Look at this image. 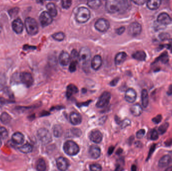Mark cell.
<instances>
[{"instance_id": "obj_46", "label": "cell", "mask_w": 172, "mask_h": 171, "mask_svg": "<svg viewBox=\"0 0 172 171\" xmlns=\"http://www.w3.org/2000/svg\"><path fill=\"white\" fill-rule=\"evenodd\" d=\"M162 120V116L161 115H159L155 116L152 119V121L154 122V124H158L161 122Z\"/></svg>"}, {"instance_id": "obj_10", "label": "cell", "mask_w": 172, "mask_h": 171, "mask_svg": "<svg viewBox=\"0 0 172 171\" xmlns=\"http://www.w3.org/2000/svg\"><path fill=\"white\" fill-rule=\"evenodd\" d=\"M19 78L20 81L28 87L33 84L34 79L31 73L23 72L20 74Z\"/></svg>"}, {"instance_id": "obj_1", "label": "cell", "mask_w": 172, "mask_h": 171, "mask_svg": "<svg viewBox=\"0 0 172 171\" xmlns=\"http://www.w3.org/2000/svg\"><path fill=\"white\" fill-rule=\"evenodd\" d=\"M131 7V3L125 0H109L106 2V10L109 13H123L127 11Z\"/></svg>"}, {"instance_id": "obj_17", "label": "cell", "mask_w": 172, "mask_h": 171, "mask_svg": "<svg viewBox=\"0 0 172 171\" xmlns=\"http://www.w3.org/2000/svg\"><path fill=\"white\" fill-rule=\"evenodd\" d=\"M57 165L60 171H65L68 168L69 163L65 158L60 157L57 160Z\"/></svg>"}, {"instance_id": "obj_34", "label": "cell", "mask_w": 172, "mask_h": 171, "mask_svg": "<svg viewBox=\"0 0 172 171\" xmlns=\"http://www.w3.org/2000/svg\"><path fill=\"white\" fill-rule=\"evenodd\" d=\"M0 119L3 123L7 124L10 122L11 120V118L9 116V114H8L6 112H4L2 114L1 116H0Z\"/></svg>"}, {"instance_id": "obj_48", "label": "cell", "mask_w": 172, "mask_h": 171, "mask_svg": "<svg viewBox=\"0 0 172 171\" xmlns=\"http://www.w3.org/2000/svg\"><path fill=\"white\" fill-rule=\"evenodd\" d=\"M158 138H159L158 132L156 130L153 131V132L151 133V140H153V141H155V140H157Z\"/></svg>"}, {"instance_id": "obj_43", "label": "cell", "mask_w": 172, "mask_h": 171, "mask_svg": "<svg viewBox=\"0 0 172 171\" xmlns=\"http://www.w3.org/2000/svg\"><path fill=\"white\" fill-rule=\"evenodd\" d=\"M145 131L144 129H141L139 131H138V132H136V138L139 139L142 138H144V136L145 135Z\"/></svg>"}, {"instance_id": "obj_4", "label": "cell", "mask_w": 172, "mask_h": 171, "mask_svg": "<svg viewBox=\"0 0 172 171\" xmlns=\"http://www.w3.org/2000/svg\"><path fill=\"white\" fill-rule=\"evenodd\" d=\"M25 26L27 33L30 35H35L38 32V26L36 20L31 18L28 17L25 21Z\"/></svg>"}, {"instance_id": "obj_6", "label": "cell", "mask_w": 172, "mask_h": 171, "mask_svg": "<svg viewBox=\"0 0 172 171\" xmlns=\"http://www.w3.org/2000/svg\"><path fill=\"white\" fill-rule=\"evenodd\" d=\"M91 57V51L88 48L85 47L81 48L79 52V60L83 64H87Z\"/></svg>"}, {"instance_id": "obj_52", "label": "cell", "mask_w": 172, "mask_h": 171, "mask_svg": "<svg viewBox=\"0 0 172 171\" xmlns=\"http://www.w3.org/2000/svg\"><path fill=\"white\" fill-rule=\"evenodd\" d=\"M119 80V78H115V79H113L110 83V85L111 86H114L116 85L118 83Z\"/></svg>"}, {"instance_id": "obj_14", "label": "cell", "mask_w": 172, "mask_h": 171, "mask_svg": "<svg viewBox=\"0 0 172 171\" xmlns=\"http://www.w3.org/2000/svg\"><path fill=\"white\" fill-rule=\"evenodd\" d=\"M89 138L92 141L96 144H99L102 141L103 135L100 131L94 130L90 132Z\"/></svg>"}, {"instance_id": "obj_24", "label": "cell", "mask_w": 172, "mask_h": 171, "mask_svg": "<svg viewBox=\"0 0 172 171\" xmlns=\"http://www.w3.org/2000/svg\"><path fill=\"white\" fill-rule=\"evenodd\" d=\"M130 110L134 116H138L142 113V108L140 104H135L131 106Z\"/></svg>"}, {"instance_id": "obj_32", "label": "cell", "mask_w": 172, "mask_h": 171, "mask_svg": "<svg viewBox=\"0 0 172 171\" xmlns=\"http://www.w3.org/2000/svg\"><path fill=\"white\" fill-rule=\"evenodd\" d=\"M53 132L54 137L56 138H60L63 134V129L60 125H56L53 128Z\"/></svg>"}, {"instance_id": "obj_53", "label": "cell", "mask_w": 172, "mask_h": 171, "mask_svg": "<svg viewBox=\"0 0 172 171\" xmlns=\"http://www.w3.org/2000/svg\"><path fill=\"white\" fill-rule=\"evenodd\" d=\"M133 2L138 5H143L146 2V1L138 0V1H133Z\"/></svg>"}, {"instance_id": "obj_31", "label": "cell", "mask_w": 172, "mask_h": 171, "mask_svg": "<svg viewBox=\"0 0 172 171\" xmlns=\"http://www.w3.org/2000/svg\"><path fill=\"white\" fill-rule=\"evenodd\" d=\"M87 5L89 7L91 8L92 9H98L101 5V1L99 0L88 1L87 2Z\"/></svg>"}, {"instance_id": "obj_25", "label": "cell", "mask_w": 172, "mask_h": 171, "mask_svg": "<svg viewBox=\"0 0 172 171\" xmlns=\"http://www.w3.org/2000/svg\"><path fill=\"white\" fill-rule=\"evenodd\" d=\"M79 91L78 88L76 85L73 84H70L67 86V91H66V95L67 98H70L72 95L76 94Z\"/></svg>"}, {"instance_id": "obj_45", "label": "cell", "mask_w": 172, "mask_h": 171, "mask_svg": "<svg viewBox=\"0 0 172 171\" xmlns=\"http://www.w3.org/2000/svg\"><path fill=\"white\" fill-rule=\"evenodd\" d=\"M71 132L73 135L76 137H80L82 134V131L80 129L76 128H73L71 129Z\"/></svg>"}, {"instance_id": "obj_35", "label": "cell", "mask_w": 172, "mask_h": 171, "mask_svg": "<svg viewBox=\"0 0 172 171\" xmlns=\"http://www.w3.org/2000/svg\"><path fill=\"white\" fill-rule=\"evenodd\" d=\"M52 37L56 40L58 41H62L64 40L65 35L63 32H57V33H54L52 35Z\"/></svg>"}, {"instance_id": "obj_11", "label": "cell", "mask_w": 172, "mask_h": 171, "mask_svg": "<svg viewBox=\"0 0 172 171\" xmlns=\"http://www.w3.org/2000/svg\"><path fill=\"white\" fill-rule=\"evenodd\" d=\"M39 20L42 27H46L50 25L53 22V18L48 13V12L44 11L41 13L39 17Z\"/></svg>"}, {"instance_id": "obj_44", "label": "cell", "mask_w": 172, "mask_h": 171, "mask_svg": "<svg viewBox=\"0 0 172 171\" xmlns=\"http://www.w3.org/2000/svg\"><path fill=\"white\" fill-rule=\"evenodd\" d=\"M18 12H19V9L18 8H14L13 9H11L9 11V15H10L11 17H14L17 15V14L18 13Z\"/></svg>"}, {"instance_id": "obj_26", "label": "cell", "mask_w": 172, "mask_h": 171, "mask_svg": "<svg viewBox=\"0 0 172 171\" xmlns=\"http://www.w3.org/2000/svg\"><path fill=\"white\" fill-rule=\"evenodd\" d=\"M141 103L143 107L144 108L148 107V103H149V97H148V94L147 89H144L141 91Z\"/></svg>"}, {"instance_id": "obj_37", "label": "cell", "mask_w": 172, "mask_h": 171, "mask_svg": "<svg viewBox=\"0 0 172 171\" xmlns=\"http://www.w3.org/2000/svg\"><path fill=\"white\" fill-rule=\"evenodd\" d=\"M169 127V124L168 122H166L164 124H162L158 128V131L159 134L161 135H163L166 132L167 130L168 129V128Z\"/></svg>"}, {"instance_id": "obj_62", "label": "cell", "mask_w": 172, "mask_h": 171, "mask_svg": "<svg viewBox=\"0 0 172 171\" xmlns=\"http://www.w3.org/2000/svg\"><path fill=\"white\" fill-rule=\"evenodd\" d=\"M2 144V143L1 140V138H0V147H1Z\"/></svg>"}, {"instance_id": "obj_51", "label": "cell", "mask_w": 172, "mask_h": 171, "mask_svg": "<svg viewBox=\"0 0 172 171\" xmlns=\"http://www.w3.org/2000/svg\"><path fill=\"white\" fill-rule=\"evenodd\" d=\"M71 56L72 58L73 59H76V58H79V53L76 49H73L71 53Z\"/></svg>"}, {"instance_id": "obj_55", "label": "cell", "mask_w": 172, "mask_h": 171, "mask_svg": "<svg viewBox=\"0 0 172 171\" xmlns=\"http://www.w3.org/2000/svg\"><path fill=\"white\" fill-rule=\"evenodd\" d=\"M167 94L168 95H172V85H170L169 87L168 91H167Z\"/></svg>"}, {"instance_id": "obj_58", "label": "cell", "mask_w": 172, "mask_h": 171, "mask_svg": "<svg viewBox=\"0 0 172 171\" xmlns=\"http://www.w3.org/2000/svg\"><path fill=\"white\" fill-rule=\"evenodd\" d=\"M131 171H137V167L135 165L132 166Z\"/></svg>"}, {"instance_id": "obj_47", "label": "cell", "mask_w": 172, "mask_h": 171, "mask_svg": "<svg viewBox=\"0 0 172 171\" xmlns=\"http://www.w3.org/2000/svg\"><path fill=\"white\" fill-rule=\"evenodd\" d=\"M131 124V122L130 120L128 119H124V121H123L121 122V127L122 128H124L130 125Z\"/></svg>"}, {"instance_id": "obj_23", "label": "cell", "mask_w": 172, "mask_h": 171, "mask_svg": "<svg viewBox=\"0 0 172 171\" xmlns=\"http://www.w3.org/2000/svg\"><path fill=\"white\" fill-rule=\"evenodd\" d=\"M127 58V54L125 52H121L118 53L115 57V63L117 65H121L124 62Z\"/></svg>"}, {"instance_id": "obj_40", "label": "cell", "mask_w": 172, "mask_h": 171, "mask_svg": "<svg viewBox=\"0 0 172 171\" xmlns=\"http://www.w3.org/2000/svg\"><path fill=\"white\" fill-rule=\"evenodd\" d=\"M62 4V7L63 9H67L70 7L72 5V1H66V0H63L61 2Z\"/></svg>"}, {"instance_id": "obj_33", "label": "cell", "mask_w": 172, "mask_h": 171, "mask_svg": "<svg viewBox=\"0 0 172 171\" xmlns=\"http://www.w3.org/2000/svg\"><path fill=\"white\" fill-rule=\"evenodd\" d=\"M19 150L20 152H22L23 153H29L32 150V147L30 144L27 143L21 146L19 148Z\"/></svg>"}, {"instance_id": "obj_3", "label": "cell", "mask_w": 172, "mask_h": 171, "mask_svg": "<svg viewBox=\"0 0 172 171\" xmlns=\"http://www.w3.org/2000/svg\"><path fill=\"white\" fill-rule=\"evenodd\" d=\"M91 17V13L89 10L85 7H80L76 15V19L80 23L87 22Z\"/></svg>"}, {"instance_id": "obj_12", "label": "cell", "mask_w": 172, "mask_h": 171, "mask_svg": "<svg viewBox=\"0 0 172 171\" xmlns=\"http://www.w3.org/2000/svg\"><path fill=\"white\" fill-rule=\"evenodd\" d=\"M157 22L164 25H167L171 23L172 19L169 15L166 13H162L158 16L157 18Z\"/></svg>"}, {"instance_id": "obj_49", "label": "cell", "mask_w": 172, "mask_h": 171, "mask_svg": "<svg viewBox=\"0 0 172 171\" xmlns=\"http://www.w3.org/2000/svg\"><path fill=\"white\" fill-rule=\"evenodd\" d=\"M155 149H156V144H153V146H151V149H150V151H149V153H148V157L147 158V160H148L150 159L151 155H153V153L154 152Z\"/></svg>"}, {"instance_id": "obj_15", "label": "cell", "mask_w": 172, "mask_h": 171, "mask_svg": "<svg viewBox=\"0 0 172 171\" xmlns=\"http://www.w3.org/2000/svg\"><path fill=\"white\" fill-rule=\"evenodd\" d=\"M70 56L67 52L63 51L59 56V62L63 66H67L70 62Z\"/></svg>"}, {"instance_id": "obj_42", "label": "cell", "mask_w": 172, "mask_h": 171, "mask_svg": "<svg viewBox=\"0 0 172 171\" xmlns=\"http://www.w3.org/2000/svg\"><path fill=\"white\" fill-rule=\"evenodd\" d=\"M76 64H77V62L75 60H73L70 63V67H69V70L70 72H74L76 70Z\"/></svg>"}, {"instance_id": "obj_56", "label": "cell", "mask_w": 172, "mask_h": 171, "mask_svg": "<svg viewBox=\"0 0 172 171\" xmlns=\"http://www.w3.org/2000/svg\"><path fill=\"white\" fill-rule=\"evenodd\" d=\"M114 147H112V146H111L110 147H109V149L108 150V154L109 155H111L112 154L113 152V150H114Z\"/></svg>"}, {"instance_id": "obj_27", "label": "cell", "mask_w": 172, "mask_h": 171, "mask_svg": "<svg viewBox=\"0 0 172 171\" xmlns=\"http://www.w3.org/2000/svg\"><path fill=\"white\" fill-rule=\"evenodd\" d=\"M132 56L135 59L138 61H143L145 60L147 55L144 51H137L132 54Z\"/></svg>"}, {"instance_id": "obj_60", "label": "cell", "mask_w": 172, "mask_h": 171, "mask_svg": "<svg viewBox=\"0 0 172 171\" xmlns=\"http://www.w3.org/2000/svg\"><path fill=\"white\" fill-rule=\"evenodd\" d=\"M165 171H172V166L167 168Z\"/></svg>"}, {"instance_id": "obj_22", "label": "cell", "mask_w": 172, "mask_h": 171, "mask_svg": "<svg viewBox=\"0 0 172 171\" xmlns=\"http://www.w3.org/2000/svg\"><path fill=\"white\" fill-rule=\"evenodd\" d=\"M161 3V0H150L147 2V7L151 10H156L160 7Z\"/></svg>"}, {"instance_id": "obj_41", "label": "cell", "mask_w": 172, "mask_h": 171, "mask_svg": "<svg viewBox=\"0 0 172 171\" xmlns=\"http://www.w3.org/2000/svg\"><path fill=\"white\" fill-rule=\"evenodd\" d=\"M170 37V35L167 33H162L159 35V38L162 41L169 40Z\"/></svg>"}, {"instance_id": "obj_54", "label": "cell", "mask_w": 172, "mask_h": 171, "mask_svg": "<svg viewBox=\"0 0 172 171\" xmlns=\"http://www.w3.org/2000/svg\"><path fill=\"white\" fill-rule=\"evenodd\" d=\"M123 168L122 167V166L120 165L119 164H118V165L117 166L115 169V171H123Z\"/></svg>"}, {"instance_id": "obj_5", "label": "cell", "mask_w": 172, "mask_h": 171, "mask_svg": "<svg viewBox=\"0 0 172 171\" xmlns=\"http://www.w3.org/2000/svg\"><path fill=\"white\" fill-rule=\"evenodd\" d=\"M37 136L39 140L44 144L50 143L52 140L51 134L48 130L45 128H41L38 131Z\"/></svg>"}, {"instance_id": "obj_16", "label": "cell", "mask_w": 172, "mask_h": 171, "mask_svg": "<svg viewBox=\"0 0 172 171\" xmlns=\"http://www.w3.org/2000/svg\"><path fill=\"white\" fill-rule=\"evenodd\" d=\"M12 28L14 31L17 33L20 34L22 33L23 30V23L20 18L16 19L12 22Z\"/></svg>"}, {"instance_id": "obj_13", "label": "cell", "mask_w": 172, "mask_h": 171, "mask_svg": "<svg viewBox=\"0 0 172 171\" xmlns=\"http://www.w3.org/2000/svg\"><path fill=\"white\" fill-rule=\"evenodd\" d=\"M137 94L135 89L130 88L127 89L125 94V99L129 103H133L135 101Z\"/></svg>"}, {"instance_id": "obj_8", "label": "cell", "mask_w": 172, "mask_h": 171, "mask_svg": "<svg viewBox=\"0 0 172 171\" xmlns=\"http://www.w3.org/2000/svg\"><path fill=\"white\" fill-rule=\"evenodd\" d=\"M95 27L99 32H105L109 28L110 23L106 19L100 18L95 22Z\"/></svg>"}, {"instance_id": "obj_19", "label": "cell", "mask_w": 172, "mask_h": 171, "mask_svg": "<svg viewBox=\"0 0 172 171\" xmlns=\"http://www.w3.org/2000/svg\"><path fill=\"white\" fill-rule=\"evenodd\" d=\"M70 121L72 125H78L82 122V118L79 113L73 112L70 113Z\"/></svg>"}, {"instance_id": "obj_59", "label": "cell", "mask_w": 172, "mask_h": 171, "mask_svg": "<svg viewBox=\"0 0 172 171\" xmlns=\"http://www.w3.org/2000/svg\"><path fill=\"white\" fill-rule=\"evenodd\" d=\"M169 156H170V160H171V163H172V150L170 151L169 153Z\"/></svg>"}, {"instance_id": "obj_36", "label": "cell", "mask_w": 172, "mask_h": 171, "mask_svg": "<svg viewBox=\"0 0 172 171\" xmlns=\"http://www.w3.org/2000/svg\"><path fill=\"white\" fill-rule=\"evenodd\" d=\"M158 61H161L163 63H166L169 61V56L168 54L166 52L161 54L158 58L156 59L155 62H157Z\"/></svg>"}, {"instance_id": "obj_57", "label": "cell", "mask_w": 172, "mask_h": 171, "mask_svg": "<svg viewBox=\"0 0 172 171\" xmlns=\"http://www.w3.org/2000/svg\"><path fill=\"white\" fill-rule=\"evenodd\" d=\"M172 144V139H169L165 142V144L167 146H171Z\"/></svg>"}, {"instance_id": "obj_7", "label": "cell", "mask_w": 172, "mask_h": 171, "mask_svg": "<svg viewBox=\"0 0 172 171\" xmlns=\"http://www.w3.org/2000/svg\"><path fill=\"white\" fill-rule=\"evenodd\" d=\"M111 99V93L108 91H105L101 94L97 103L96 106L98 108H103L108 105Z\"/></svg>"}, {"instance_id": "obj_28", "label": "cell", "mask_w": 172, "mask_h": 171, "mask_svg": "<svg viewBox=\"0 0 172 171\" xmlns=\"http://www.w3.org/2000/svg\"><path fill=\"white\" fill-rule=\"evenodd\" d=\"M48 13L52 17H55L57 15V10L54 3H49L47 5Z\"/></svg>"}, {"instance_id": "obj_38", "label": "cell", "mask_w": 172, "mask_h": 171, "mask_svg": "<svg viewBox=\"0 0 172 171\" xmlns=\"http://www.w3.org/2000/svg\"><path fill=\"white\" fill-rule=\"evenodd\" d=\"M90 169L91 171H101L102 167L100 164L95 163L90 166Z\"/></svg>"}, {"instance_id": "obj_20", "label": "cell", "mask_w": 172, "mask_h": 171, "mask_svg": "<svg viewBox=\"0 0 172 171\" xmlns=\"http://www.w3.org/2000/svg\"><path fill=\"white\" fill-rule=\"evenodd\" d=\"M102 59L100 55H95L91 61V67L95 70H98L102 66Z\"/></svg>"}, {"instance_id": "obj_18", "label": "cell", "mask_w": 172, "mask_h": 171, "mask_svg": "<svg viewBox=\"0 0 172 171\" xmlns=\"http://www.w3.org/2000/svg\"><path fill=\"white\" fill-rule=\"evenodd\" d=\"M101 149L99 147L92 145L91 146L89 150V153L91 158L93 159H97L100 156Z\"/></svg>"}, {"instance_id": "obj_39", "label": "cell", "mask_w": 172, "mask_h": 171, "mask_svg": "<svg viewBox=\"0 0 172 171\" xmlns=\"http://www.w3.org/2000/svg\"><path fill=\"white\" fill-rule=\"evenodd\" d=\"M8 137V131L4 127H0V138H6Z\"/></svg>"}, {"instance_id": "obj_61", "label": "cell", "mask_w": 172, "mask_h": 171, "mask_svg": "<svg viewBox=\"0 0 172 171\" xmlns=\"http://www.w3.org/2000/svg\"><path fill=\"white\" fill-rule=\"evenodd\" d=\"M122 152V149H119V150H118L117 152H116V154H117L118 153V154H121Z\"/></svg>"}, {"instance_id": "obj_30", "label": "cell", "mask_w": 172, "mask_h": 171, "mask_svg": "<svg viewBox=\"0 0 172 171\" xmlns=\"http://www.w3.org/2000/svg\"><path fill=\"white\" fill-rule=\"evenodd\" d=\"M36 169L38 171H45L47 169V165L43 159L38 160L36 164Z\"/></svg>"}, {"instance_id": "obj_29", "label": "cell", "mask_w": 172, "mask_h": 171, "mask_svg": "<svg viewBox=\"0 0 172 171\" xmlns=\"http://www.w3.org/2000/svg\"><path fill=\"white\" fill-rule=\"evenodd\" d=\"M171 163V160L169 155H165L159 160V166L161 168H165Z\"/></svg>"}, {"instance_id": "obj_50", "label": "cell", "mask_w": 172, "mask_h": 171, "mask_svg": "<svg viewBox=\"0 0 172 171\" xmlns=\"http://www.w3.org/2000/svg\"><path fill=\"white\" fill-rule=\"evenodd\" d=\"M125 30V27H120L119 28L117 29L116 30V33L118 35L122 34L123 33H124V32Z\"/></svg>"}, {"instance_id": "obj_21", "label": "cell", "mask_w": 172, "mask_h": 171, "mask_svg": "<svg viewBox=\"0 0 172 171\" xmlns=\"http://www.w3.org/2000/svg\"><path fill=\"white\" fill-rule=\"evenodd\" d=\"M12 140L16 144H22L24 141V135L21 132H15L12 135Z\"/></svg>"}, {"instance_id": "obj_2", "label": "cell", "mask_w": 172, "mask_h": 171, "mask_svg": "<svg viewBox=\"0 0 172 171\" xmlns=\"http://www.w3.org/2000/svg\"><path fill=\"white\" fill-rule=\"evenodd\" d=\"M63 149L65 153L69 156H75L79 153L80 147L76 143L72 141H67L63 144Z\"/></svg>"}, {"instance_id": "obj_9", "label": "cell", "mask_w": 172, "mask_h": 171, "mask_svg": "<svg viewBox=\"0 0 172 171\" xmlns=\"http://www.w3.org/2000/svg\"><path fill=\"white\" fill-rule=\"evenodd\" d=\"M142 30V27L139 23L135 22L129 25L128 27L129 34L132 36H137L141 34Z\"/></svg>"}]
</instances>
